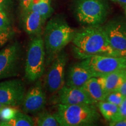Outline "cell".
I'll return each instance as SVG.
<instances>
[{
    "instance_id": "27",
    "label": "cell",
    "mask_w": 126,
    "mask_h": 126,
    "mask_svg": "<svg viewBox=\"0 0 126 126\" xmlns=\"http://www.w3.org/2000/svg\"><path fill=\"white\" fill-rule=\"evenodd\" d=\"M110 126H126V117L114 122H109Z\"/></svg>"
},
{
    "instance_id": "32",
    "label": "cell",
    "mask_w": 126,
    "mask_h": 126,
    "mask_svg": "<svg viewBox=\"0 0 126 126\" xmlns=\"http://www.w3.org/2000/svg\"><path fill=\"white\" fill-rule=\"evenodd\" d=\"M124 11H125V14H126V8H124Z\"/></svg>"
},
{
    "instance_id": "3",
    "label": "cell",
    "mask_w": 126,
    "mask_h": 126,
    "mask_svg": "<svg viewBox=\"0 0 126 126\" xmlns=\"http://www.w3.org/2000/svg\"><path fill=\"white\" fill-rule=\"evenodd\" d=\"M56 114L60 126L94 125L100 114L94 105H65L59 104Z\"/></svg>"
},
{
    "instance_id": "17",
    "label": "cell",
    "mask_w": 126,
    "mask_h": 126,
    "mask_svg": "<svg viewBox=\"0 0 126 126\" xmlns=\"http://www.w3.org/2000/svg\"><path fill=\"white\" fill-rule=\"evenodd\" d=\"M29 10L36 12L46 20L53 12L51 0H32Z\"/></svg>"
},
{
    "instance_id": "4",
    "label": "cell",
    "mask_w": 126,
    "mask_h": 126,
    "mask_svg": "<svg viewBox=\"0 0 126 126\" xmlns=\"http://www.w3.org/2000/svg\"><path fill=\"white\" fill-rule=\"evenodd\" d=\"M75 12L82 24L96 26L103 24L106 19L109 7L104 0H77Z\"/></svg>"
},
{
    "instance_id": "5",
    "label": "cell",
    "mask_w": 126,
    "mask_h": 126,
    "mask_svg": "<svg viewBox=\"0 0 126 126\" xmlns=\"http://www.w3.org/2000/svg\"><path fill=\"white\" fill-rule=\"evenodd\" d=\"M46 53L43 39L36 36L29 44L25 64V77L28 81L34 82L43 75L45 67Z\"/></svg>"
},
{
    "instance_id": "6",
    "label": "cell",
    "mask_w": 126,
    "mask_h": 126,
    "mask_svg": "<svg viewBox=\"0 0 126 126\" xmlns=\"http://www.w3.org/2000/svg\"><path fill=\"white\" fill-rule=\"evenodd\" d=\"M82 60L80 64L90 71L94 77L126 69V56L96 55L86 57Z\"/></svg>"
},
{
    "instance_id": "30",
    "label": "cell",
    "mask_w": 126,
    "mask_h": 126,
    "mask_svg": "<svg viewBox=\"0 0 126 126\" xmlns=\"http://www.w3.org/2000/svg\"><path fill=\"white\" fill-rule=\"evenodd\" d=\"M7 5V0H0V8L4 9Z\"/></svg>"
},
{
    "instance_id": "11",
    "label": "cell",
    "mask_w": 126,
    "mask_h": 126,
    "mask_svg": "<svg viewBox=\"0 0 126 126\" xmlns=\"http://www.w3.org/2000/svg\"><path fill=\"white\" fill-rule=\"evenodd\" d=\"M46 103V95L40 81H38L25 94L22 105L24 112L36 113L42 111L45 108Z\"/></svg>"
},
{
    "instance_id": "7",
    "label": "cell",
    "mask_w": 126,
    "mask_h": 126,
    "mask_svg": "<svg viewBox=\"0 0 126 126\" xmlns=\"http://www.w3.org/2000/svg\"><path fill=\"white\" fill-rule=\"evenodd\" d=\"M68 56L61 51L53 60L45 78V88L50 93H56L65 85V67Z\"/></svg>"
},
{
    "instance_id": "2",
    "label": "cell",
    "mask_w": 126,
    "mask_h": 126,
    "mask_svg": "<svg viewBox=\"0 0 126 126\" xmlns=\"http://www.w3.org/2000/svg\"><path fill=\"white\" fill-rule=\"evenodd\" d=\"M75 31L62 17H54L48 22L43 39L47 65H50L64 47L72 42Z\"/></svg>"
},
{
    "instance_id": "13",
    "label": "cell",
    "mask_w": 126,
    "mask_h": 126,
    "mask_svg": "<svg viewBox=\"0 0 126 126\" xmlns=\"http://www.w3.org/2000/svg\"><path fill=\"white\" fill-rule=\"evenodd\" d=\"M94 77L90 71L79 63L71 66L68 71L65 85L70 87L82 88L89 79Z\"/></svg>"
},
{
    "instance_id": "14",
    "label": "cell",
    "mask_w": 126,
    "mask_h": 126,
    "mask_svg": "<svg viewBox=\"0 0 126 126\" xmlns=\"http://www.w3.org/2000/svg\"><path fill=\"white\" fill-rule=\"evenodd\" d=\"M97 81L106 94L116 91L126 79V69L116 71L103 76L97 77Z\"/></svg>"
},
{
    "instance_id": "24",
    "label": "cell",
    "mask_w": 126,
    "mask_h": 126,
    "mask_svg": "<svg viewBox=\"0 0 126 126\" xmlns=\"http://www.w3.org/2000/svg\"><path fill=\"white\" fill-rule=\"evenodd\" d=\"M126 117V97L124 99L122 103L119 106V111L115 117L110 122H114Z\"/></svg>"
},
{
    "instance_id": "9",
    "label": "cell",
    "mask_w": 126,
    "mask_h": 126,
    "mask_svg": "<svg viewBox=\"0 0 126 126\" xmlns=\"http://www.w3.org/2000/svg\"><path fill=\"white\" fill-rule=\"evenodd\" d=\"M25 94V85L21 80L0 82V103L5 106L15 107L22 105Z\"/></svg>"
},
{
    "instance_id": "28",
    "label": "cell",
    "mask_w": 126,
    "mask_h": 126,
    "mask_svg": "<svg viewBox=\"0 0 126 126\" xmlns=\"http://www.w3.org/2000/svg\"><path fill=\"white\" fill-rule=\"evenodd\" d=\"M117 91H119L124 97H126V79L123 82Z\"/></svg>"
},
{
    "instance_id": "23",
    "label": "cell",
    "mask_w": 126,
    "mask_h": 126,
    "mask_svg": "<svg viewBox=\"0 0 126 126\" xmlns=\"http://www.w3.org/2000/svg\"><path fill=\"white\" fill-rule=\"evenodd\" d=\"M9 22L4 9L0 8V31L9 32Z\"/></svg>"
},
{
    "instance_id": "22",
    "label": "cell",
    "mask_w": 126,
    "mask_h": 126,
    "mask_svg": "<svg viewBox=\"0 0 126 126\" xmlns=\"http://www.w3.org/2000/svg\"><path fill=\"white\" fill-rule=\"evenodd\" d=\"M17 111L12 106H5L0 111V119L2 121L9 120L15 116Z\"/></svg>"
},
{
    "instance_id": "19",
    "label": "cell",
    "mask_w": 126,
    "mask_h": 126,
    "mask_svg": "<svg viewBox=\"0 0 126 126\" xmlns=\"http://www.w3.org/2000/svg\"><path fill=\"white\" fill-rule=\"evenodd\" d=\"M97 105L104 119L109 122L114 119L119 111V106L106 100L98 102Z\"/></svg>"
},
{
    "instance_id": "21",
    "label": "cell",
    "mask_w": 126,
    "mask_h": 126,
    "mask_svg": "<svg viewBox=\"0 0 126 126\" xmlns=\"http://www.w3.org/2000/svg\"><path fill=\"white\" fill-rule=\"evenodd\" d=\"M125 98L119 91H113L106 94L105 100L119 106Z\"/></svg>"
},
{
    "instance_id": "31",
    "label": "cell",
    "mask_w": 126,
    "mask_h": 126,
    "mask_svg": "<svg viewBox=\"0 0 126 126\" xmlns=\"http://www.w3.org/2000/svg\"><path fill=\"white\" fill-rule=\"evenodd\" d=\"M5 105H3V104H2L1 103H0V111H1V109L3 108V107H4Z\"/></svg>"
},
{
    "instance_id": "29",
    "label": "cell",
    "mask_w": 126,
    "mask_h": 126,
    "mask_svg": "<svg viewBox=\"0 0 126 126\" xmlns=\"http://www.w3.org/2000/svg\"><path fill=\"white\" fill-rule=\"evenodd\" d=\"M111 1L122 6L124 9L126 8V0H111Z\"/></svg>"
},
{
    "instance_id": "10",
    "label": "cell",
    "mask_w": 126,
    "mask_h": 126,
    "mask_svg": "<svg viewBox=\"0 0 126 126\" xmlns=\"http://www.w3.org/2000/svg\"><path fill=\"white\" fill-rule=\"evenodd\" d=\"M102 28L110 46L119 51L126 52V23L114 19L110 20Z\"/></svg>"
},
{
    "instance_id": "20",
    "label": "cell",
    "mask_w": 126,
    "mask_h": 126,
    "mask_svg": "<svg viewBox=\"0 0 126 126\" xmlns=\"http://www.w3.org/2000/svg\"><path fill=\"white\" fill-rule=\"evenodd\" d=\"M34 123L39 126H60L56 114L48 112H42L38 115Z\"/></svg>"
},
{
    "instance_id": "26",
    "label": "cell",
    "mask_w": 126,
    "mask_h": 126,
    "mask_svg": "<svg viewBox=\"0 0 126 126\" xmlns=\"http://www.w3.org/2000/svg\"><path fill=\"white\" fill-rule=\"evenodd\" d=\"M32 0H20V6L23 13L29 10Z\"/></svg>"
},
{
    "instance_id": "25",
    "label": "cell",
    "mask_w": 126,
    "mask_h": 126,
    "mask_svg": "<svg viewBox=\"0 0 126 126\" xmlns=\"http://www.w3.org/2000/svg\"><path fill=\"white\" fill-rule=\"evenodd\" d=\"M9 36V32L0 31V47L7 42Z\"/></svg>"
},
{
    "instance_id": "1",
    "label": "cell",
    "mask_w": 126,
    "mask_h": 126,
    "mask_svg": "<svg viewBox=\"0 0 126 126\" xmlns=\"http://www.w3.org/2000/svg\"><path fill=\"white\" fill-rule=\"evenodd\" d=\"M71 42L75 54L81 59L96 55L126 56V52L110 46L101 25L86 26L76 31Z\"/></svg>"
},
{
    "instance_id": "15",
    "label": "cell",
    "mask_w": 126,
    "mask_h": 126,
    "mask_svg": "<svg viewBox=\"0 0 126 126\" xmlns=\"http://www.w3.org/2000/svg\"><path fill=\"white\" fill-rule=\"evenodd\" d=\"M23 27L29 35L39 36L42 32L45 19L37 12L28 10L24 12Z\"/></svg>"
},
{
    "instance_id": "12",
    "label": "cell",
    "mask_w": 126,
    "mask_h": 126,
    "mask_svg": "<svg viewBox=\"0 0 126 126\" xmlns=\"http://www.w3.org/2000/svg\"><path fill=\"white\" fill-rule=\"evenodd\" d=\"M58 93V101L65 105H94L82 88L70 87L64 85Z\"/></svg>"
},
{
    "instance_id": "18",
    "label": "cell",
    "mask_w": 126,
    "mask_h": 126,
    "mask_svg": "<svg viewBox=\"0 0 126 126\" xmlns=\"http://www.w3.org/2000/svg\"><path fill=\"white\" fill-rule=\"evenodd\" d=\"M1 126H33L35 123L28 115L17 111L15 116L12 119L0 122Z\"/></svg>"
},
{
    "instance_id": "16",
    "label": "cell",
    "mask_w": 126,
    "mask_h": 126,
    "mask_svg": "<svg viewBox=\"0 0 126 126\" xmlns=\"http://www.w3.org/2000/svg\"><path fill=\"white\" fill-rule=\"evenodd\" d=\"M82 89L94 104L105 100L106 94L97 81V77L89 79L82 86Z\"/></svg>"
},
{
    "instance_id": "8",
    "label": "cell",
    "mask_w": 126,
    "mask_h": 126,
    "mask_svg": "<svg viewBox=\"0 0 126 126\" xmlns=\"http://www.w3.org/2000/svg\"><path fill=\"white\" fill-rule=\"evenodd\" d=\"M21 50L17 42L8 45L0 51V80L17 75Z\"/></svg>"
}]
</instances>
